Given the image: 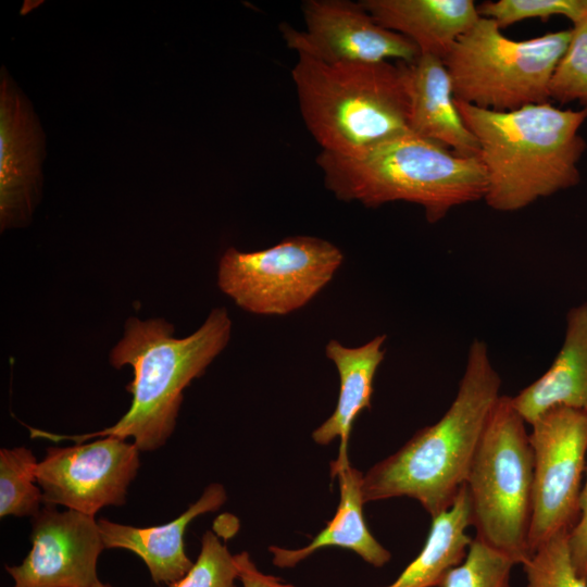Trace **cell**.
Listing matches in <instances>:
<instances>
[{"label": "cell", "mask_w": 587, "mask_h": 587, "mask_svg": "<svg viewBox=\"0 0 587 587\" xmlns=\"http://www.w3.org/2000/svg\"><path fill=\"white\" fill-rule=\"evenodd\" d=\"M500 387L486 342L475 338L449 409L363 475L364 502L410 497L432 517L447 510L465 484Z\"/></svg>", "instance_id": "obj_1"}, {"label": "cell", "mask_w": 587, "mask_h": 587, "mask_svg": "<svg viewBox=\"0 0 587 587\" xmlns=\"http://www.w3.org/2000/svg\"><path fill=\"white\" fill-rule=\"evenodd\" d=\"M230 332L232 321L225 308L213 309L204 323L185 338H175L173 325L164 319H128L123 338L110 353L114 367H133L134 378L126 386L133 395L128 411L99 432L68 436L29 427L30 436L76 444L115 436L132 438L140 451L161 448L175 428L184 389L222 352Z\"/></svg>", "instance_id": "obj_2"}, {"label": "cell", "mask_w": 587, "mask_h": 587, "mask_svg": "<svg viewBox=\"0 0 587 587\" xmlns=\"http://www.w3.org/2000/svg\"><path fill=\"white\" fill-rule=\"evenodd\" d=\"M455 105L478 141L486 173L484 200L494 210L517 211L579 183L578 162L586 149L579 129L587 109H560L550 102L507 112L458 100Z\"/></svg>", "instance_id": "obj_3"}, {"label": "cell", "mask_w": 587, "mask_h": 587, "mask_svg": "<svg viewBox=\"0 0 587 587\" xmlns=\"http://www.w3.org/2000/svg\"><path fill=\"white\" fill-rule=\"evenodd\" d=\"M316 164L326 189L337 199L369 208L411 202L423 208L429 223L486 193V173L478 157L458 155L411 132L355 158L321 151Z\"/></svg>", "instance_id": "obj_4"}, {"label": "cell", "mask_w": 587, "mask_h": 587, "mask_svg": "<svg viewBox=\"0 0 587 587\" xmlns=\"http://www.w3.org/2000/svg\"><path fill=\"white\" fill-rule=\"evenodd\" d=\"M299 110L321 151L355 158L410 132L402 61L328 64L298 55Z\"/></svg>", "instance_id": "obj_5"}, {"label": "cell", "mask_w": 587, "mask_h": 587, "mask_svg": "<svg viewBox=\"0 0 587 587\" xmlns=\"http://www.w3.org/2000/svg\"><path fill=\"white\" fill-rule=\"evenodd\" d=\"M534 454L526 422L500 396L473 458L465 486L475 537L516 565L529 557Z\"/></svg>", "instance_id": "obj_6"}, {"label": "cell", "mask_w": 587, "mask_h": 587, "mask_svg": "<svg viewBox=\"0 0 587 587\" xmlns=\"http://www.w3.org/2000/svg\"><path fill=\"white\" fill-rule=\"evenodd\" d=\"M571 34L570 28L513 40L494 20L480 16L442 60L454 99L499 112L549 102L550 83Z\"/></svg>", "instance_id": "obj_7"}, {"label": "cell", "mask_w": 587, "mask_h": 587, "mask_svg": "<svg viewBox=\"0 0 587 587\" xmlns=\"http://www.w3.org/2000/svg\"><path fill=\"white\" fill-rule=\"evenodd\" d=\"M344 261L338 247L313 236H294L252 252L228 248L217 284L245 311L285 315L309 303Z\"/></svg>", "instance_id": "obj_8"}, {"label": "cell", "mask_w": 587, "mask_h": 587, "mask_svg": "<svg viewBox=\"0 0 587 587\" xmlns=\"http://www.w3.org/2000/svg\"><path fill=\"white\" fill-rule=\"evenodd\" d=\"M533 504L530 554L553 535L571 530L578 519L587 454V411L557 407L532 425Z\"/></svg>", "instance_id": "obj_9"}, {"label": "cell", "mask_w": 587, "mask_h": 587, "mask_svg": "<svg viewBox=\"0 0 587 587\" xmlns=\"http://www.w3.org/2000/svg\"><path fill=\"white\" fill-rule=\"evenodd\" d=\"M139 452L115 436L49 447L36 469L43 503L92 516L104 507L123 505L140 466Z\"/></svg>", "instance_id": "obj_10"}, {"label": "cell", "mask_w": 587, "mask_h": 587, "mask_svg": "<svg viewBox=\"0 0 587 587\" xmlns=\"http://www.w3.org/2000/svg\"><path fill=\"white\" fill-rule=\"evenodd\" d=\"M305 28L282 23L287 47L328 64L377 63L397 60L414 62L417 47L407 37L385 28L361 2L307 0L302 3Z\"/></svg>", "instance_id": "obj_11"}, {"label": "cell", "mask_w": 587, "mask_h": 587, "mask_svg": "<svg viewBox=\"0 0 587 587\" xmlns=\"http://www.w3.org/2000/svg\"><path fill=\"white\" fill-rule=\"evenodd\" d=\"M32 548L17 565H5L12 587H92L105 548L92 515L45 504L32 517Z\"/></svg>", "instance_id": "obj_12"}, {"label": "cell", "mask_w": 587, "mask_h": 587, "mask_svg": "<svg viewBox=\"0 0 587 587\" xmlns=\"http://www.w3.org/2000/svg\"><path fill=\"white\" fill-rule=\"evenodd\" d=\"M42 134L28 102L7 74L0 92L1 229L27 223L40 195Z\"/></svg>", "instance_id": "obj_13"}, {"label": "cell", "mask_w": 587, "mask_h": 587, "mask_svg": "<svg viewBox=\"0 0 587 587\" xmlns=\"http://www.w3.org/2000/svg\"><path fill=\"white\" fill-rule=\"evenodd\" d=\"M402 67L410 132L458 155L479 158L478 141L457 109L452 82L442 59L420 54L414 62H402Z\"/></svg>", "instance_id": "obj_14"}, {"label": "cell", "mask_w": 587, "mask_h": 587, "mask_svg": "<svg viewBox=\"0 0 587 587\" xmlns=\"http://www.w3.org/2000/svg\"><path fill=\"white\" fill-rule=\"evenodd\" d=\"M225 501L224 487L211 484L183 514L166 524L136 527L101 517L99 530L105 548L134 552L145 562L153 583L170 585L193 564L185 552L187 526L195 517L218 510Z\"/></svg>", "instance_id": "obj_15"}, {"label": "cell", "mask_w": 587, "mask_h": 587, "mask_svg": "<svg viewBox=\"0 0 587 587\" xmlns=\"http://www.w3.org/2000/svg\"><path fill=\"white\" fill-rule=\"evenodd\" d=\"M511 400L528 425L557 407L587 411V301L567 312L564 339L550 367Z\"/></svg>", "instance_id": "obj_16"}, {"label": "cell", "mask_w": 587, "mask_h": 587, "mask_svg": "<svg viewBox=\"0 0 587 587\" xmlns=\"http://www.w3.org/2000/svg\"><path fill=\"white\" fill-rule=\"evenodd\" d=\"M387 29L410 39L421 54L440 59L480 17L473 0H361Z\"/></svg>", "instance_id": "obj_17"}, {"label": "cell", "mask_w": 587, "mask_h": 587, "mask_svg": "<svg viewBox=\"0 0 587 587\" xmlns=\"http://www.w3.org/2000/svg\"><path fill=\"white\" fill-rule=\"evenodd\" d=\"M332 477L337 476L340 501L334 517L312 541L298 549L277 546L268 547L272 562L280 569L296 566L314 552L329 547H338L355 552L366 563L382 567L391 559V553L371 534L363 515V474L352 467L349 460L330 463Z\"/></svg>", "instance_id": "obj_18"}, {"label": "cell", "mask_w": 587, "mask_h": 587, "mask_svg": "<svg viewBox=\"0 0 587 587\" xmlns=\"http://www.w3.org/2000/svg\"><path fill=\"white\" fill-rule=\"evenodd\" d=\"M386 335H378L369 342L349 348L338 340L325 347L326 357L334 362L340 382L336 408L332 415L313 433L319 445H328L339 438V452L334 460H348V440L357 416L372 407L373 383L376 371L385 357Z\"/></svg>", "instance_id": "obj_19"}, {"label": "cell", "mask_w": 587, "mask_h": 587, "mask_svg": "<svg viewBox=\"0 0 587 587\" xmlns=\"http://www.w3.org/2000/svg\"><path fill=\"white\" fill-rule=\"evenodd\" d=\"M472 507L466 486L452 504L432 517L426 541L399 576L383 587H439L446 574L465 557L472 539Z\"/></svg>", "instance_id": "obj_20"}, {"label": "cell", "mask_w": 587, "mask_h": 587, "mask_svg": "<svg viewBox=\"0 0 587 587\" xmlns=\"http://www.w3.org/2000/svg\"><path fill=\"white\" fill-rule=\"evenodd\" d=\"M38 461L25 447L0 450V516H30L40 510L42 491L37 484Z\"/></svg>", "instance_id": "obj_21"}, {"label": "cell", "mask_w": 587, "mask_h": 587, "mask_svg": "<svg viewBox=\"0 0 587 587\" xmlns=\"http://www.w3.org/2000/svg\"><path fill=\"white\" fill-rule=\"evenodd\" d=\"M515 565L508 555L474 537L464 559L446 574L439 587H511Z\"/></svg>", "instance_id": "obj_22"}, {"label": "cell", "mask_w": 587, "mask_h": 587, "mask_svg": "<svg viewBox=\"0 0 587 587\" xmlns=\"http://www.w3.org/2000/svg\"><path fill=\"white\" fill-rule=\"evenodd\" d=\"M569 536L570 530L553 535L522 564L526 587H587L573 564Z\"/></svg>", "instance_id": "obj_23"}, {"label": "cell", "mask_w": 587, "mask_h": 587, "mask_svg": "<svg viewBox=\"0 0 587 587\" xmlns=\"http://www.w3.org/2000/svg\"><path fill=\"white\" fill-rule=\"evenodd\" d=\"M569 46L550 83V99L587 109V14L573 24Z\"/></svg>", "instance_id": "obj_24"}, {"label": "cell", "mask_w": 587, "mask_h": 587, "mask_svg": "<svg viewBox=\"0 0 587 587\" xmlns=\"http://www.w3.org/2000/svg\"><path fill=\"white\" fill-rule=\"evenodd\" d=\"M239 569L235 555L211 530L203 534L197 561L167 587H237Z\"/></svg>", "instance_id": "obj_25"}, {"label": "cell", "mask_w": 587, "mask_h": 587, "mask_svg": "<svg viewBox=\"0 0 587 587\" xmlns=\"http://www.w3.org/2000/svg\"><path fill=\"white\" fill-rule=\"evenodd\" d=\"M479 16L494 20L504 28L526 18L548 20L562 15L572 24L587 14V0H499L477 5Z\"/></svg>", "instance_id": "obj_26"}, {"label": "cell", "mask_w": 587, "mask_h": 587, "mask_svg": "<svg viewBox=\"0 0 587 587\" xmlns=\"http://www.w3.org/2000/svg\"><path fill=\"white\" fill-rule=\"evenodd\" d=\"M578 519L570 530L569 542L577 574L587 580V476L578 502Z\"/></svg>", "instance_id": "obj_27"}, {"label": "cell", "mask_w": 587, "mask_h": 587, "mask_svg": "<svg viewBox=\"0 0 587 587\" xmlns=\"http://www.w3.org/2000/svg\"><path fill=\"white\" fill-rule=\"evenodd\" d=\"M238 569L239 580L242 587H297L285 583L280 578L261 572L251 560L248 552L243 551L235 554Z\"/></svg>", "instance_id": "obj_28"}, {"label": "cell", "mask_w": 587, "mask_h": 587, "mask_svg": "<svg viewBox=\"0 0 587 587\" xmlns=\"http://www.w3.org/2000/svg\"><path fill=\"white\" fill-rule=\"evenodd\" d=\"M92 587H113V586H111V585H109V584H104V583H102V582L99 580V582H98L97 584H95Z\"/></svg>", "instance_id": "obj_29"}]
</instances>
